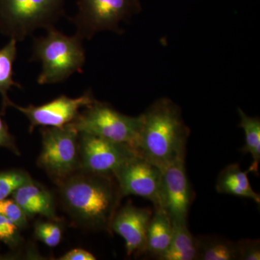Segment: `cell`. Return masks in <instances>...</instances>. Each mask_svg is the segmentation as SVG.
<instances>
[{
  "mask_svg": "<svg viewBox=\"0 0 260 260\" xmlns=\"http://www.w3.org/2000/svg\"><path fill=\"white\" fill-rule=\"evenodd\" d=\"M112 176L83 172L61 181L59 194L65 210L78 223L110 232L122 194Z\"/></svg>",
  "mask_w": 260,
  "mask_h": 260,
  "instance_id": "cell-1",
  "label": "cell"
},
{
  "mask_svg": "<svg viewBox=\"0 0 260 260\" xmlns=\"http://www.w3.org/2000/svg\"><path fill=\"white\" fill-rule=\"evenodd\" d=\"M143 124L135 150L160 170L185 158L189 130L179 108L169 99H160L142 114Z\"/></svg>",
  "mask_w": 260,
  "mask_h": 260,
  "instance_id": "cell-2",
  "label": "cell"
},
{
  "mask_svg": "<svg viewBox=\"0 0 260 260\" xmlns=\"http://www.w3.org/2000/svg\"><path fill=\"white\" fill-rule=\"evenodd\" d=\"M44 37L34 39L31 61L42 63L39 85L61 83L83 70L85 62L83 39L78 34L67 36L54 27Z\"/></svg>",
  "mask_w": 260,
  "mask_h": 260,
  "instance_id": "cell-3",
  "label": "cell"
},
{
  "mask_svg": "<svg viewBox=\"0 0 260 260\" xmlns=\"http://www.w3.org/2000/svg\"><path fill=\"white\" fill-rule=\"evenodd\" d=\"M66 0H0V31L22 42L37 29L54 27Z\"/></svg>",
  "mask_w": 260,
  "mask_h": 260,
  "instance_id": "cell-4",
  "label": "cell"
},
{
  "mask_svg": "<svg viewBox=\"0 0 260 260\" xmlns=\"http://www.w3.org/2000/svg\"><path fill=\"white\" fill-rule=\"evenodd\" d=\"M71 124L79 133L129 145L135 150L143 124V115H124L111 106L96 101L84 108Z\"/></svg>",
  "mask_w": 260,
  "mask_h": 260,
  "instance_id": "cell-5",
  "label": "cell"
},
{
  "mask_svg": "<svg viewBox=\"0 0 260 260\" xmlns=\"http://www.w3.org/2000/svg\"><path fill=\"white\" fill-rule=\"evenodd\" d=\"M42 135L38 166L60 184L80 170L79 133L70 123L60 127L45 128Z\"/></svg>",
  "mask_w": 260,
  "mask_h": 260,
  "instance_id": "cell-6",
  "label": "cell"
},
{
  "mask_svg": "<svg viewBox=\"0 0 260 260\" xmlns=\"http://www.w3.org/2000/svg\"><path fill=\"white\" fill-rule=\"evenodd\" d=\"M78 11L70 18L76 32L90 39L98 32H119L121 22L129 18L138 8V0H78Z\"/></svg>",
  "mask_w": 260,
  "mask_h": 260,
  "instance_id": "cell-7",
  "label": "cell"
},
{
  "mask_svg": "<svg viewBox=\"0 0 260 260\" xmlns=\"http://www.w3.org/2000/svg\"><path fill=\"white\" fill-rule=\"evenodd\" d=\"M80 170L112 176L129 159L138 155L129 145L95 135L79 133Z\"/></svg>",
  "mask_w": 260,
  "mask_h": 260,
  "instance_id": "cell-8",
  "label": "cell"
},
{
  "mask_svg": "<svg viewBox=\"0 0 260 260\" xmlns=\"http://www.w3.org/2000/svg\"><path fill=\"white\" fill-rule=\"evenodd\" d=\"M122 196L136 195L150 200L155 209L162 208V172L136 155L113 174Z\"/></svg>",
  "mask_w": 260,
  "mask_h": 260,
  "instance_id": "cell-9",
  "label": "cell"
},
{
  "mask_svg": "<svg viewBox=\"0 0 260 260\" xmlns=\"http://www.w3.org/2000/svg\"><path fill=\"white\" fill-rule=\"evenodd\" d=\"M90 91L78 98L61 95L54 100L40 106L21 107L10 102L9 107H14L28 118L30 131L37 126L60 127L70 124L76 119L83 108L96 102Z\"/></svg>",
  "mask_w": 260,
  "mask_h": 260,
  "instance_id": "cell-10",
  "label": "cell"
},
{
  "mask_svg": "<svg viewBox=\"0 0 260 260\" xmlns=\"http://www.w3.org/2000/svg\"><path fill=\"white\" fill-rule=\"evenodd\" d=\"M184 159H179L162 171V209L172 223H187L191 194Z\"/></svg>",
  "mask_w": 260,
  "mask_h": 260,
  "instance_id": "cell-11",
  "label": "cell"
},
{
  "mask_svg": "<svg viewBox=\"0 0 260 260\" xmlns=\"http://www.w3.org/2000/svg\"><path fill=\"white\" fill-rule=\"evenodd\" d=\"M152 215L149 208H138L129 203L116 212L111 231L125 241L127 255L145 252L147 231Z\"/></svg>",
  "mask_w": 260,
  "mask_h": 260,
  "instance_id": "cell-12",
  "label": "cell"
},
{
  "mask_svg": "<svg viewBox=\"0 0 260 260\" xmlns=\"http://www.w3.org/2000/svg\"><path fill=\"white\" fill-rule=\"evenodd\" d=\"M12 196L27 216L40 215L51 220L59 221L56 213L54 195L37 181L32 180L20 186Z\"/></svg>",
  "mask_w": 260,
  "mask_h": 260,
  "instance_id": "cell-13",
  "label": "cell"
},
{
  "mask_svg": "<svg viewBox=\"0 0 260 260\" xmlns=\"http://www.w3.org/2000/svg\"><path fill=\"white\" fill-rule=\"evenodd\" d=\"M249 173V170L243 172L237 164L227 166L220 172L217 179V191L220 194L249 198L259 204V194L251 187L248 179Z\"/></svg>",
  "mask_w": 260,
  "mask_h": 260,
  "instance_id": "cell-14",
  "label": "cell"
},
{
  "mask_svg": "<svg viewBox=\"0 0 260 260\" xmlns=\"http://www.w3.org/2000/svg\"><path fill=\"white\" fill-rule=\"evenodd\" d=\"M172 236V222L167 212L162 208L155 209L147 231L145 252L158 259L169 247Z\"/></svg>",
  "mask_w": 260,
  "mask_h": 260,
  "instance_id": "cell-15",
  "label": "cell"
},
{
  "mask_svg": "<svg viewBox=\"0 0 260 260\" xmlns=\"http://www.w3.org/2000/svg\"><path fill=\"white\" fill-rule=\"evenodd\" d=\"M172 242L158 259H197L196 239L188 229L187 223H172Z\"/></svg>",
  "mask_w": 260,
  "mask_h": 260,
  "instance_id": "cell-16",
  "label": "cell"
},
{
  "mask_svg": "<svg viewBox=\"0 0 260 260\" xmlns=\"http://www.w3.org/2000/svg\"><path fill=\"white\" fill-rule=\"evenodd\" d=\"M197 245V259L236 260L239 259L237 243L227 239L208 236L195 237Z\"/></svg>",
  "mask_w": 260,
  "mask_h": 260,
  "instance_id": "cell-17",
  "label": "cell"
},
{
  "mask_svg": "<svg viewBox=\"0 0 260 260\" xmlns=\"http://www.w3.org/2000/svg\"><path fill=\"white\" fill-rule=\"evenodd\" d=\"M17 41L10 39V42L0 49V94L3 99V112L9 107L11 100L8 97V91L12 87L21 88L20 83L13 79V66L17 56Z\"/></svg>",
  "mask_w": 260,
  "mask_h": 260,
  "instance_id": "cell-18",
  "label": "cell"
},
{
  "mask_svg": "<svg viewBox=\"0 0 260 260\" xmlns=\"http://www.w3.org/2000/svg\"><path fill=\"white\" fill-rule=\"evenodd\" d=\"M238 112L241 119L240 126L245 134V145L241 150L251 154L253 162L248 170L257 174L260 161V120L259 118L248 116L240 108Z\"/></svg>",
  "mask_w": 260,
  "mask_h": 260,
  "instance_id": "cell-19",
  "label": "cell"
},
{
  "mask_svg": "<svg viewBox=\"0 0 260 260\" xmlns=\"http://www.w3.org/2000/svg\"><path fill=\"white\" fill-rule=\"evenodd\" d=\"M32 180L25 171L13 169L0 172V200L6 199L20 186Z\"/></svg>",
  "mask_w": 260,
  "mask_h": 260,
  "instance_id": "cell-20",
  "label": "cell"
},
{
  "mask_svg": "<svg viewBox=\"0 0 260 260\" xmlns=\"http://www.w3.org/2000/svg\"><path fill=\"white\" fill-rule=\"evenodd\" d=\"M34 235L37 239L49 247H55L61 242L62 229L54 220L39 221L34 226Z\"/></svg>",
  "mask_w": 260,
  "mask_h": 260,
  "instance_id": "cell-21",
  "label": "cell"
},
{
  "mask_svg": "<svg viewBox=\"0 0 260 260\" xmlns=\"http://www.w3.org/2000/svg\"><path fill=\"white\" fill-rule=\"evenodd\" d=\"M0 215L9 219L19 229H25L28 225V216L13 199L0 200Z\"/></svg>",
  "mask_w": 260,
  "mask_h": 260,
  "instance_id": "cell-22",
  "label": "cell"
},
{
  "mask_svg": "<svg viewBox=\"0 0 260 260\" xmlns=\"http://www.w3.org/2000/svg\"><path fill=\"white\" fill-rule=\"evenodd\" d=\"M19 229L11 220L0 215V242L13 247L18 246L21 242Z\"/></svg>",
  "mask_w": 260,
  "mask_h": 260,
  "instance_id": "cell-23",
  "label": "cell"
},
{
  "mask_svg": "<svg viewBox=\"0 0 260 260\" xmlns=\"http://www.w3.org/2000/svg\"><path fill=\"white\" fill-rule=\"evenodd\" d=\"M239 259L259 260V239H242L237 243Z\"/></svg>",
  "mask_w": 260,
  "mask_h": 260,
  "instance_id": "cell-24",
  "label": "cell"
},
{
  "mask_svg": "<svg viewBox=\"0 0 260 260\" xmlns=\"http://www.w3.org/2000/svg\"><path fill=\"white\" fill-rule=\"evenodd\" d=\"M0 147L9 149L17 155H20L18 147L13 135L10 134L8 126L0 116Z\"/></svg>",
  "mask_w": 260,
  "mask_h": 260,
  "instance_id": "cell-25",
  "label": "cell"
},
{
  "mask_svg": "<svg viewBox=\"0 0 260 260\" xmlns=\"http://www.w3.org/2000/svg\"><path fill=\"white\" fill-rule=\"evenodd\" d=\"M60 260H95V256L90 251L83 249H75L59 258Z\"/></svg>",
  "mask_w": 260,
  "mask_h": 260,
  "instance_id": "cell-26",
  "label": "cell"
}]
</instances>
